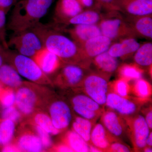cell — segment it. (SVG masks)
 Here are the masks:
<instances>
[{
  "label": "cell",
  "mask_w": 152,
  "mask_h": 152,
  "mask_svg": "<svg viewBox=\"0 0 152 152\" xmlns=\"http://www.w3.org/2000/svg\"><path fill=\"white\" fill-rule=\"evenodd\" d=\"M31 29L40 38L44 47L58 56L63 63L90 68L91 61L72 39L61 34L55 28L40 22Z\"/></svg>",
  "instance_id": "6da1fadb"
},
{
  "label": "cell",
  "mask_w": 152,
  "mask_h": 152,
  "mask_svg": "<svg viewBox=\"0 0 152 152\" xmlns=\"http://www.w3.org/2000/svg\"><path fill=\"white\" fill-rule=\"evenodd\" d=\"M54 1L22 0L16 3L7 29L16 32L32 28L46 15Z\"/></svg>",
  "instance_id": "7a4b0ae2"
},
{
  "label": "cell",
  "mask_w": 152,
  "mask_h": 152,
  "mask_svg": "<svg viewBox=\"0 0 152 152\" xmlns=\"http://www.w3.org/2000/svg\"><path fill=\"white\" fill-rule=\"evenodd\" d=\"M7 63L10 64L22 77L38 85L52 83L50 77L44 73L32 58L26 56L9 48L6 50Z\"/></svg>",
  "instance_id": "3957f363"
},
{
  "label": "cell",
  "mask_w": 152,
  "mask_h": 152,
  "mask_svg": "<svg viewBox=\"0 0 152 152\" xmlns=\"http://www.w3.org/2000/svg\"><path fill=\"white\" fill-rule=\"evenodd\" d=\"M119 12L116 11L108 12L107 15L103 16L98 24L102 34L110 39L113 42L125 38L137 37Z\"/></svg>",
  "instance_id": "277c9868"
},
{
  "label": "cell",
  "mask_w": 152,
  "mask_h": 152,
  "mask_svg": "<svg viewBox=\"0 0 152 152\" xmlns=\"http://www.w3.org/2000/svg\"><path fill=\"white\" fill-rule=\"evenodd\" d=\"M109 78L97 71L90 70L80 89L103 107L109 90Z\"/></svg>",
  "instance_id": "5b68a950"
},
{
  "label": "cell",
  "mask_w": 152,
  "mask_h": 152,
  "mask_svg": "<svg viewBox=\"0 0 152 152\" xmlns=\"http://www.w3.org/2000/svg\"><path fill=\"white\" fill-rule=\"evenodd\" d=\"M90 70L78 65L64 63L54 75L53 83L62 88L80 89Z\"/></svg>",
  "instance_id": "8992f818"
},
{
  "label": "cell",
  "mask_w": 152,
  "mask_h": 152,
  "mask_svg": "<svg viewBox=\"0 0 152 152\" xmlns=\"http://www.w3.org/2000/svg\"><path fill=\"white\" fill-rule=\"evenodd\" d=\"M72 93L68 99L74 111L80 116L96 122L103 113V107L82 91Z\"/></svg>",
  "instance_id": "52a82bcc"
},
{
  "label": "cell",
  "mask_w": 152,
  "mask_h": 152,
  "mask_svg": "<svg viewBox=\"0 0 152 152\" xmlns=\"http://www.w3.org/2000/svg\"><path fill=\"white\" fill-rule=\"evenodd\" d=\"M124 118L126 124L127 134L130 138L134 149L136 151H143L146 146V141L151 132L145 118L137 114Z\"/></svg>",
  "instance_id": "ba28073f"
},
{
  "label": "cell",
  "mask_w": 152,
  "mask_h": 152,
  "mask_svg": "<svg viewBox=\"0 0 152 152\" xmlns=\"http://www.w3.org/2000/svg\"><path fill=\"white\" fill-rule=\"evenodd\" d=\"M49 115L55 128L61 132L69 127L73 118L69 104L60 98H56L49 105Z\"/></svg>",
  "instance_id": "9c48e42d"
},
{
  "label": "cell",
  "mask_w": 152,
  "mask_h": 152,
  "mask_svg": "<svg viewBox=\"0 0 152 152\" xmlns=\"http://www.w3.org/2000/svg\"><path fill=\"white\" fill-rule=\"evenodd\" d=\"M15 106L23 115L28 116L34 113L39 103L38 94L27 82L17 89Z\"/></svg>",
  "instance_id": "30bf717a"
},
{
  "label": "cell",
  "mask_w": 152,
  "mask_h": 152,
  "mask_svg": "<svg viewBox=\"0 0 152 152\" xmlns=\"http://www.w3.org/2000/svg\"><path fill=\"white\" fill-rule=\"evenodd\" d=\"M105 106L123 117H129L137 114L140 105L129 97L121 96L109 91L107 95Z\"/></svg>",
  "instance_id": "8fae6325"
},
{
  "label": "cell",
  "mask_w": 152,
  "mask_h": 152,
  "mask_svg": "<svg viewBox=\"0 0 152 152\" xmlns=\"http://www.w3.org/2000/svg\"><path fill=\"white\" fill-rule=\"evenodd\" d=\"M77 0H58L55 7L54 21L67 25L68 22L83 10Z\"/></svg>",
  "instance_id": "7c38bea8"
},
{
  "label": "cell",
  "mask_w": 152,
  "mask_h": 152,
  "mask_svg": "<svg viewBox=\"0 0 152 152\" xmlns=\"http://www.w3.org/2000/svg\"><path fill=\"white\" fill-rule=\"evenodd\" d=\"M101 117L102 124L112 135L120 139L127 134L124 118L116 112L110 109L104 111Z\"/></svg>",
  "instance_id": "4fadbf2b"
},
{
  "label": "cell",
  "mask_w": 152,
  "mask_h": 152,
  "mask_svg": "<svg viewBox=\"0 0 152 152\" xmlns=\"http://www.w3.org/2000/svg\"><path fill=\"white\" fill-rule=\"evenodd\" d=\"M32 58L49 77L54 75L64 63L58 56L45 47L37 51Z\"/></svg>",
  "instance_id": "5bb4252c"
},
{
  "label": "cell",
  "mask_w": 152,
  "mask_h": 152,
  "mask_svg": "<svg viewBox=\"0 0 152 152\" xmlns=\"http://www.w3.org/2000/svg\"><path fill=\"white\" fill-rule=\"evenodd\" d=\"M120 12L128 15H152V0H115Z\"/></svg>",
  "instance_id": "9a60e30c"
},
{
  "label": "cell",
  "mask_w": 152,
  "mask_h": 152,
  "mask_svg": "<svg viewBox=\"0 0 152 152\" xmlns=\"http://www.w3.org/2000/svg\"><path fill=\"white\" fill-rule=\"evenodd\" d=\"M8 48L19 45L38 51L44 48L42 42L39 36L32 29L14 32L7 41Z\"/></svg>",
  "instance_id": "2e32d148"
},
{
  "label": "cell",
  "mask_w": 152,
  "mask_h": 152,
  "mask_svg": "<svg viewBox=\"0 0 152 152\" xmlns=\"http://www.w3.org/2000/svg\"><path fill=\"white\" fill-rule=\"evenodd\" d=\"M136 37L152 39V15L124 17Z\"/></svg>",
  "instance_id": "e0dca14e"
},
{
  "label": "cell",
  "mask_w": 152,
  "mask_h": 152,
  "mask_svg": "<svg viewBox=\"0 0 152 152\" xmlns=\"http://www.w3.org/2000/svg\"><path fill=\"white\" fill-rule=\"evenodd\" d=\"M113 43L110 39L102 34L90 39L80 47L85 56L92 62L95 57L107 51Z\"/></svg>",
  "instance_id": "ac0fdd59"
},
{
  "label": "cell",
  "mask_w": 152,
  "mask_h": 152,
  "mask_svg": "<svg viewBox=\"0 0 152 152\" xmlns=\"http://www.w3.org/2000/svg\"><path fill=\"white\" fill-rule=\"evenodd\" d=\"M113 42L108 52L112 56L125 59L133 56L140 46L135 38L129 37Z\"/></svg>",
  "instance_id": "d6986e66"
},
{
  "label": "cell",
  "mask_w": 152,
  "mask_h": 152,
  "mask_svg": "<svg viewBox=\"0 0 152 152\" xmlns=\"http://www.w3.org/2000/svg\"><path fill=\"white\" fill-rule=\"evenodd\" d=\"M107 131L101 123L94 125L91 134V144L102 152H108L111 144L115 142H120Z\"/></svg>",
  "instance_id": "ffe728a7"
},
{
  "label": "cell",
  "mask_w": 152,
  "mask_h": 152,
  "mask_svg": "<svg viewBox=\"0 0 152 152\" xmlns=\"http://www.w3.org/2000/svg\"><path fill=\"white\" fill-rule=\"evenodd\" d=\"M67 32L80 47L90 39L102 34L98 25H75L74 28L67 30Z\"/></svg>",
  "instance_id": "44dd1931"
},
{
  "label": "cell",
  "mask_w": 152,
  "mask_h": 152,
  "mask_svg": "<svg viewBox=\"0 0 152 152\" xmlns=\"http://www.w3.org/2000/svg\"><path fill=\"white\" fill-rule=\"evenodd\" d=\"M24 83L21 76L10 64L5 63L0 67V84L4 88L17 89Z\"/></svg>",
  "instance_id": "7402d4cb"
},
{
  "label": "cell",
  "mask_w": 152,
  "mask_h": 152,
  "mask_svg": "<svg viewBox=\"0 0 152 152\" xmlns=\"http://www.w3.org/2000/svg\"><path fill=\"white\" fill-rule=\"evenodd\" d=\"M96 71L110 77L118 69L119 62L117 58L112 56L108 51L98 55L92 60Z\"/></svg>",
  "instance_id": "603a6c76"
},
{
  "label": "cell",
  "mask_w": 152,
  "mask_h": 152,
  "mask_svg": "<svg viewBox=\"0 0 152 152\" xmlns=\"http://www.w3.org/2000/svg\"><path fill=\"white\" fill-rule=\"evenodd\" d=\"M21 151L40 152L45 149L35 132L28 131L21 134L16 144Z\"/></svg>",
  "instance_id": "cb8c5ba5"
},
{
  "label": "cell",
  "mask_w": 152,
  "mask_h": 152,
  "mask_svg": "<svg viewBox=\"0 0 152 152\" xmlns=\"http://www.w3.org/2000/svg\"><path fill=\"white\" fill-rule=\"evenodd\" d=\"M95 123L79 115L74 117L71 123L72 130L77 133L89 145H91V132Z\"/></svg>",
  "instance_id": "d4e9b609"
},
{
  "label": "cell",
  "mask_w": 152,
  "mask_h": 152,
  "mask_svg": "<svg viewBox=\"0 0 152 152\" xmlns=\"http://www.w3.org/2000/svg\"><path fill=\"white\" fill-rule=\"evenodd\" d=\"M100 11L94 10H83L71 19L67 25H98L103 18Z\"/></svg>",
  "instance_id": "484cf974"
},
{
  "label": "cell",
  "mask_w": 152,
  "mask_h": 152,
  "mask_svg": "<svg viewBox=\"0 0 152 152\" xmlns=\"http://www.w3.org/2000/svg\"><path fill=\"white\" fill-rule=\"evenodd\" d=\"M63 142L69 146L73 152H89V145L73 130L67 132L63 139Z\"/></svg>",
  "instance_id": "4316f807"
},
{
  "label": "cell",
  "mask_w": 152,
  "mask_h": 152,
  "mask_svg": "<svg viewBox=\"0 0 152 152\" xmlns=\"http://www.w3.org/2000/svg\"><path fill=\"white\" fill-rule=\"evenodd\" d=\"M135 64L140 67L148 68L152 64V43L147 42L140 45L134 54Z\"/></svg>",
  "instance_id": "83f0119b"
},
{
  "label": "cell",
  "mask_w": 152,
  "mask_h": 152,
  "mask_svg": "<svg viewBox=\"0 0 152 152\" xmlns=\"http://www.w3.org/2000/svg\"><path fill=\"white\" fill-rule=\"evenodd\" d=\"M118 74L120 78L129 82L142 78L143 70L136 64H124L119 66Z\"/></svg>",
  "instance_id": "f1b7e54d"
},
{
  "label": "cell",
  "mask_w": 152,
  "mask_h": 152,
  "mask_svg": "<svg viewBox=\"0 0 152 152\" xmlns=\"http://www.w3.org/2000/svg\"><path fill=\"white\" fill-rule=\"evenodd\" d=\"M15 131V123L8 119L0 120V147L10 143Z\"/></svg>",
  "instance_id": "f546056e"
},
{
  "label": "cell",
  "mask_w": 152,
  "mask_h": 152,
  "mask_svg": "<svg viewBox=\"0 0 152 152\" xmlns=\"http://www.w3.org/2000/svg\"><path fill=\"white\" fill-rule=\"evenodd\" d=\"M33 120L34 124L40 127L51 135H56L61 132L55 128L50 116L45 113L38 112L34 114Z\"/></svg>",
  "instance_id": "4dcf8cb0"
},
{
  "label": "cell",
  "mask_w": 152,
  "mask_h": 152,
  "mask_svg": "<svg viewBox=\"0 0 152 152\" xmlns=\"http://www.w3.org/2000/svg\"><path fill=\"white\" fill-rule=\"evenodd\" d=\"M131 91L140 102L147 100L152 94L151 85L147 81L142 78L135 81L131 88Z\"/></svg>",
  "instance_id": "1f68e13d"
},
{
  "label": "cell",
  "mask_w": 152,
  "mask_h": 152,
  "mask_svg": "<svg viewBox=\"0 0 152 152\" xmlns=\"http://www.w3.org/2000/svg\"><path fill=\"white\" fill-rule=\"evenodd\" d=\"M109 88L112 89L110 91L124 97H129V95L131 92L128 82L121 78L114 81L110 85L109 84Z\"/></svg>",
  "instance_id": "d6a6232c"
},
{
  "label": "cell",
  "mask_w": 152,
  "mask_h": 152,
  "mask_svg": "<svg viewBox=\"0 0 152 152\" xmlns=\"http://www.w3.org/2000/svg\"><path fill=\"white\" fill-rule=\"evenodd\" d=\"M15 92L13 89L3 88L0 93V104L2 108L15 106Z\"/></svg>",
  "instance_id": "836d02e7"
},
{
  "label": "cell",
  "mask_w": 152,
  "mask_h": 152,
  "mask_svg": "<svg viewBox=\"0 0 152 152\" xmlns=\"http://www.w3.org/2000/svg\"><path fill=\"white\" fill-rule=\"evenodd\" d=\"M23 115L15 106L3 108L1 113V119H8L15 123L18 122L21 119Z\"/></svg>",
  "instance_id": "e575fe53"
},
{
  "label": "cell",
  "mask_w": 152,
  "mask_h": 152,
  "mask_svg": "<svg viewBox=\"0 0 152 152\" xmlns=\"http://www.w3.org/2000/svg\"><path fill=\"white\" fill-rule=\"evenodd\" d=\"M33 129L39 138L45 149H50L53 145L51 135L40 127L35 124L33 125Z\"/></svg>",
  "instance_id": "d590c367"
},
{
  "label": "cell",
  "mask_w": 152,
  "mask_h": 152,
  "mask_svg": "<svg viewBox=\"0 0 152 152\" xmlns=\"http://www.w3.org/2000/svg\"><path fill=\"white\" fill-rule=\"evenodd\" d=\"M7 13L4 10L0 8V37L2 40V44L4 48H9L6 39L7 28Z\"/></svg>",
  "instance_id": "8d00e7d4"
},
{
  "label": "cell",
  "mask_w": 152,
  "mask_h": 152,
  "mask_svg": "<svg viewBox=\"0 0 152 152\" xmlns=\"http://www.w3.org/2000/svg\"><path fill=\"white\" fill-rule=\"evenodd\" d=\"M84 10L100 11L102 7L97 0H77Z\"/></svg>",
  "instance_id": "74e56055"
},
{
  "label": "cell",
  "mask_w": 152,
  "mask_h": 152,
  "mask_svg": "<svg viewBox=\"0 0 152 152\" xmlns=\"http://www.w3.org/2000/svg\"><path fill=\"white\" fill-rule=\"evenodd\" d=\"M131 149L125 144L120 142H115L112 143L109 147L108 152H129Z\"/></svg>",
  "instance_id": "f35d334b"
},
{
  "label": "cell",
  "mask_w": 152,
  "mask_h": 152,
  "mask_svg": "<svg viewBox=\"0 0 152 152\" xmlns=\"http://www.w3.org/2000/svg\"><path fill=\"white\" fill-rule=\"evenodd\" d=\"M97 1L101 5L102 8L104 9L108 12L113 11L119 12L116 4L115 0H97Z\"/></svg>",
  "instance_id": "ab89813d"
},
{
  "label": "cell",
  "mask_w": 152,
  "mask_h": 152,
  "mask_svg": "<svg viewBox=\"0 0 152 152\" xmlns=\"http://www.w3.org/2000/svg\"><path fill=\"white\" fill-rule=\"evenodd\" d=\"M15 4L16 0H0V8L8 13Z\"/></svg>",
  "instance_id": "60d3db41"
},
{
  "label": "cell",
  "mask_w": 152,
  "mask_h": 152,
  "mask_svg": "<svg viewBox=\"0 0 152 152\" xmlns=\"http://www.w3.org/2000/svg\"><path fill=\"white\" fill-rule=\"evenodd\" d=\"M54 151L56 152H73V150L69 146L64 143L59 144L54 147Z\"/></svg>",
  "instance_id": "b9f144b4"
},
{
  "label": "cell",
  "mask_w": 152,
  "mask_h": 152,
  "mask_svg": "<svg viewBox=\"0 0 152 152\" xmlns=\"http://www.w3.org/2000/svg\"><path fill=\"white\" fill-rule=\"evenodd\" d=\"M1 151L4 152H20V150L17 146L16 145H15L13 144L10 143L6 145L1 147Z\"/></svg>",
  "instance_id": "7bdbcfd3"
},
{
  "label": "cell",
  "mask_w": 152,
  "mask_h": 152,
  "mask_svg": "<svg viewBox=\"0 0 152 152\" xmlns=\"http://www.w3.org/2000/svg\"><path fill=\"white\" fill-rule=\"evenodd\" d=\"M7 48H4L1 44H0V67L7 63Z\"/></svg>",
  "instance_id": "ee69618b"
},
{
  "label": "cell",
  "mask_w": 152,
  "mask_h": 152,
  "mask_svg": "<svg viewBox=\"0 0 152 152\" xmlns=\"http://www.w3.org/2000/svg\"><path fill=\"white\" fill-rule=\"evenodd\" d=\"M145 118V117H144ZM145 120L150 129L152 130V110L151 108L145 114Z\"/></svg>",
  "instance_id": "f6af8a7d"
},
{
  "label": "cell",
  "mask_w": 152,
  "mask_h": 152,
  "mask_svg": "<svg viewBox=\"0 0 152 152\" xmlns=\"http://www.w3.org/2000/svg\"><path fill=\"white\" fill-rule=\"evenodd\" d=\"M146 146L152 147V132H150L147 138L146 141Z\"/></svg>",
  "instance_id": "bcb514c9"
},
{
  "label": "cell",
  "mask_w": 152,
  "mask_h": 152,
  "mask_svg": "<svg viewBox=\"0 0 152 152\" xmlns=\"http://www.w3.org/2000/svg\"><path fill=\"white\" fill-rule=\"evenodd\" d=\"M89 152H102L100 150L94 146L92 145H89Z\"/></svg>",
  "instance_id": "7dc6e473"
},
{
  "label": "cell",
  "mask_w": 152,
  "mask_h": 152,
  "mask_svg": "<svg viewBox=\"0 0 152 152\" xmlns=\"http://www.w3.org/2000/svg\"><path fill=\"white\" fill-rule=\"evenodd\" d=\"M144 152H152V147L146 146L143 150Z\"/></svg>",
  "instance_id": "c3c4849f"
},
{
  "label": "cell",
  "mask_w": 152,
  "mask_h": 152,
  "mask_svg": "<svg viewBox=\"0 0 152 152\" xmlns=\"http://www.w3.org/2000/svg\"><path fill=\"white\" fill-rule=\"evenodd\" d=\"M3 88H4V87H3L1 85V84H0V93H1L2 90Z\"/></svg>",
  "instance_id": "681fc988"
},
{
  "label": "cell",
  "mask_w": 152,
  "mask_h": 152,
  "mask_svg": "<svg viewBox=\"0 0 152 152\" xmlns=\"http://www.w3.org/2000/svg\"><path fill=\"white\" fill-rule=\"evenodd\" d=\"M0 44H2V40L1 39V37H0Z\"/></svg>",
  "instance_id": "f907efd6"
},
{
  "label": "cell",
  "mask_w": 152,
  "mask_h": 152,
  "mask_svg": "<svg viewBox=\"0 0 152 152\" xmlns=\"http://www.w3.org/2000/svg\"><path fill=\"white\" fill-rule=\"evenodd\" d=\"M1 120V118H0V120Z\"/></svg>",
  "instance_id": "816d5d0a"
}]
</instances>
